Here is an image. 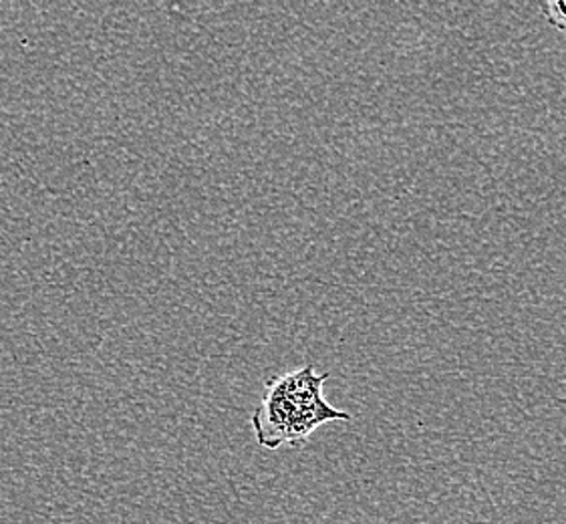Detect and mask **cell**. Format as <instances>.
I'll return each instance as SVG.
<instances>
[{
    "mask_svg": "<svg viewBox=\"0 0 566 524\" xmlns=\"http://www.w3.org/2000/svg\"><path fill=\"white\" fill-rule=\"evenodd\" d=\"M327 379L328 374H317L315 365L271 379L252 413L256 442L266 450L301 448L321 426L352 420V413L333 408L323 396Z\"/></svg>",
    "mask_w": 566,
    "mask_h": 524,
    "instance_id": "obj_1",
    "label": "cell"
},
{
    "mask_svg": "<svg viewBox=\"0 0 566 524\" xmlns=\"http://www.w3.org/2000/svg\"><path fill=\"white\" fill-rule=\"evenodd\" d=\"M541 12H543L546 23L566 33V0L541 2Z\"/></svg>",
    "mask_w": 566,
    "mask_h": 524,
    "instance_id": "obj_2",
    "label": "cell"
}]
</instances>
